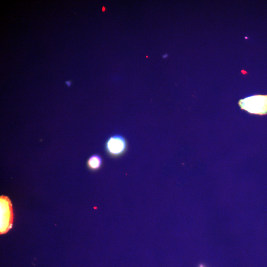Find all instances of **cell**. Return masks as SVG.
<instances>
[{
  "label": "cell",
  "instance_id": "6",
  "mask_svg": "<svg viewBox=\"0 0 267 267\" xmlns=\"http://www.w3.org/2000/svg\"><path fill=\"white\" fill-rule=\"evenodd\" d=\"M167 54H165V55H163V58H166V57L167 56Z\"/></svg>",
  "mask_w": 267,
  "mask_h": 267
},
{
  "label": "cell",
  "instance_id": "2",
  "mask_svg": "<svg viewBox=\"0 0 267 267\" xmlns=\"http://www.w3.org/2000/svg\"><path fill=\"white\" fill-rule=\"evenodd\" d=\"M13 221L12 206L9 198L4 195L0 197V233H7L12 227Z\"/></svg>",
  "mask_w": 267,
  "mask_h": 267
},
{
  "label": "cell",
  "instance_id": "7",
  "mask_svg": "<svg viewBox=\"0 0 267 267\" xmlns=\"http://www.w3.org/2000/svg\"><path fill=\"white\" fill-rule=\"evenodd\" d=\"M103 11L104 10V7H103Z\"/></svg>",
  "mask_w": 267,
  "mask_h": 267
},
{
  "label": "cell",
  "instance_id": "5",
  "mask_svg": "<svg viewBox=\"0 0 267 267\" xmlns=\"http://www.w3.org/2000/svg\"><path fill=\"white\" fill-rule=\"evenodd\" d=\"M66 83L67 84V85H68V86H70V85H71V83H70V81H67V82H66Z\"/></svg>",
  "mask_w": 267,
  "mask_h": 267
},
{
  "label": "cell",
  "instance_id": "1",
  "mask_svg": "<svg viewBox=\"0 0 267 267\" xmlns=\"http://www.w3.org/2000/svg\"><path fill=\"white\" fill-rule=\"evenodd\" d=\"M239 105L251 114H267V95H255L240 100Z\"/></svg>",
  "mask_w": 267,
  "mask_h": 267
},
{
  "label": "cell",
  "instance_id": "3",
  "mask_svg": "<svg viewBox=\"0 0 267 267\" xmlns=\"http://www.w3.org/2000/svg\"><path fill=\"white\" fill-rule=\"evenodd\" d=\"M127 148L128 143L126 138L120 134L110 136L105 144L106 152L113 157L121 156L126 152Z\"/></svg>",
  "mask_w": 267,
  "mask_h": 267
},
{
  "label": "cell",
  "instance_id": "4",
  "mask_svg": "<svg viewBox=\"0 0 267 267\" xmlns=\"http://www.w3.org/2000/svg\"><path fill=\"white\" fill-rule=\"evenodd\" d=\"M87 166L91 170L96 171L99 169L102 164V159L100 156L93 154L87 160Z\"/></svg>",
  "mask_w": 267,
  "mask_h": 267
}]
</instances>
